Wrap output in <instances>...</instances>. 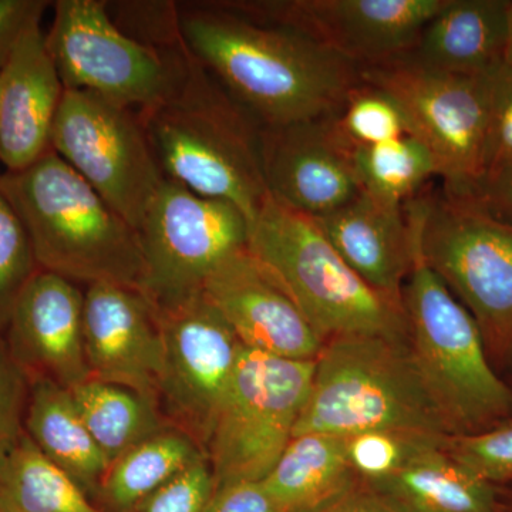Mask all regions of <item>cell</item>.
Masks as SVG:
<instances>
[{
  "label": "cell",
  "mask_w": 512,
  "mask_h": 512,
  "mask_svg": "<svg viewBox=\"0 0 512 512\" xmlns=\"http://www.w3.org/2000/svg\"><path fill=\"white\" fill-rule=\"evenodd\" d=\"M188 50L262 126L338 113L360 69L298 30L256 22L218 2L178 3Z\"/></svg>",
  "instance_id": "cell-1"
},
{
  "label": "cell",
  "mask_w": 512,
  "mask_h": 512,
  "mask_svg": "<svg viewBox=\"0 0 512 512\" xmlns=\"http://www.w3.org/2000/svg\"><path fill=\"white\" fill-rule=\"evenodd\" d=\"M165 178L237 205L249 224L268 200L262 124L185 50L170 92L137 111Z\"/></svg>",
  "instance_id": "cell-2"
},
{
  "label": "cell",
  "mask_w": 512,
  "mask_h": 512,
  "mask_svg": "<svg viewBox=\"0 0 512 512\" xmlns=\"http://www.w3.org/2000/svg\"><path fill=\"white\" fill-rule=\"evenodd\" d=\"M0 190L26 229L39 269L74 284L141 292L144 261L137 229L55 151L25 170L0 173Z\"/></svg>",
  "instance_id": "cell-3"
},
{
  "label": "cell",
  "mask_w": 512,
  "mask_h": 512,
  "mask_svg": "<svg viewBox=\"0 0 512 512\" xmlns=\"http://www.w3.org/2000/svg\"><path fill=\"white\" fill-rule=\"evenodd\" d=\"M379 429L451 437L409 342L376 335L328 340L315 360L311 392L293 437Z\"/></svg>",
  "instance_id": "cell-4"
},
{
  "label": "cell",
  "mask_w": 512,
  "mask_h": 512,
  "mask_svg": "<svg viewBox=\"0 0 512 512\" xmlns=\"http://www.w3.org/2000/svg\"><path fill=\"white\" fill-rule=\"evenodd\" d=\"M407 218L413 262L402 302L410 350L451 437L483 433L512 419V390L491 363L476 320L424 261Z\"/></svg>",
  "instance_id": "cell-5"
},
{
  "label": "cell",
  "mask_w": 512,
  "mask_h": 512,
  "mask_svg": "<svg viewBox=\"0 0 512 512\" xmlns=\"http://www.w3.org/2000/svg\"><path fill=\"white\" fill-rule=\"evenodd\" d=\"M248 251L288 289L326 342L355 335L409 342L403 302L357 276L311 217L269 195L249 224Z\"/></svg>",
  "instance_id": "cell-6"
},
{
  "label": "cell",
  "mask_w": 512,
  "mask_h": 512,
  "mask_svg": "<svg viewBox=\"0 0 512 512\" xmlns=\"http://www.w3.org/2000/svg\"><path fill=\"white\" fill-rule=\"evenodd\" d=\"M404 208L424 261L476 320L501 373L512 350V224L444 188Z\"/></svg>",
  "instance_id": "cell-7"
},
{
  "label": "cell",
  "mask_w": 512,
  "mask_h": 512,
  "mask_svg": "<svg viewBox=\"0 0 512 512\" xmlns=\"http://www.w3.org/2000/svg\"><path fill=\"white\" fill-rule=\"evenodd\" d=\"M313 372L315 362L244 346L207 448L217 490L268 476L293 439Z\"/></svg>",
  "instance_id": "cell-8"
},
{
  "label": "cell",
  "mask_w": 512,
  "mask_h": 512,
  "mask_svg": "<svg viewBox=\"0 0 512 512\" xmlns=\"http://www.w3.org/2000/svg\"><path fill=\"white\" fill-rule=\"evenodd\" d=\"M137 232L141 293L160 311L200 295L225 261L248 248L249 221L237 205L164 178Z\"/></svg>",
  "instance_id": "cell-9"
},
{
  "label": "cell",
  "mask_w": 512,
  "mask_h": 512,
  "mask_svg": "<svg viewBox=\"0 0 512 512\" xmlns=\"http://www.w3.org/2000/svg\"><path fill=\"white\" fill-rule=\"evenodd\" d=\"M46 46L64 89L84 90L140 111L170 92L185 42L171 50L143 45L114 23L109 2L57 0Z\"/></svg>",
  "instance_id": "cell-10"
},
{
  "label": "cell",
  "mask_w": 512,
  "mask_h": 512,
  "mask_svg": "<svg viewBox=\"0 0 512 512\" xmlns=\"http://www.w3.org/2000/svg\"><path fill=\"white\" fill-rule=\"evenodd\" d=\"M488 77L441 72L406 55L360 69L363 82L399 104L410 133L429 147L443 188L451 192L467 190L485 174Z\"/></svg>",
  "instance_id": "cell-11"
},
{
  "label": "cell",
  "mask_w": 512,
  "mask_h": 512,
  "mask_svg": "<svg viewBox=\"0 0 512 512\" xmlns=\"http://www.w3.org/2000/svg\"><path fill=\"white\" fill-rule=\"evenodd\" d=\"M52 150L133 228H140L164 174L137 111L64 89Z\"/></svg>",
  "instance_id": "cell-12"
},
{
  "label": "cell",
  "mask_w": 512,
  "mask_h": 512,
  "mask_svg": "<svg viewBox=\"0 0 512 512\" xmlns=\"http://www.w3.org/2000/svg\"><path fill=\"white\" fill-rule=\"evenodd\" d=\"M157 316L164 346L158 406L168 426L191 437L207 456L244 345L204 293Z\"/></svg>",
  "instance_id": "cell-13"
},
{
  "label": "cell",
  "mask_w": 512,
  "mask_h": 512,
  "mask_svg": "<svg viewBox=\"0 0 512 512\" xmlns=\"http://www.w3.org/2000/svg\"><path fill=\"white\" fill-rule=\"evenodd\" d=\"M256 22L298 30L355 64L406 55L446 0H217Z\"/></svg>",
  "instance_id": "cell-14"
},
{
  "label": "cell",
  "mask_w": 512,
  "mask_h": 512,
  "mask_svg": "<svg viewBox=\"0 0 512 512\" xmlns=\"http://www.w3.org/2000/svg\"><path fill=\"white\" fill-rule=\"evenodd\" d=\"M202 293L245 348L315 362L325 346L326 340L288 289L248 248L225 261Z\"/></svg>",
  "instance_id": "cell-15"
},
{
  "label": "cell",
  "mask_w": 512,
  "mask_h": 512,
  "mask_svg": "<svg viewBox=\"0 0 512 512\" xmlns=\"http://www.w3.org/2000/svg\"><path fill=\"white\" fill-rule=\"evenodd\" d=\"M261 163L269 195L306 217H323L362 194L352 150L330 117L262 126Z\"/></svg>",
  "instance_id": "cell-16"
},
{
  "label": "cell",
  "mask_w": 512,
  "mask_h": 512,
  "mask_svg": "<svg viewBox=\"0 0 512 512\" xmlns=\"http://www.w3.org/2000/svg\"><path fill=\"white\" fill-rule=\"evenodd\" d=\"M89 379L120 384L158 403L163 335L156 308L136 289L93 284L84 291Z\"/></svg>",
  "instance_id": "cell-17"
},
{
  "label": "cell",
  "mask_w": 512,
  "mask_h": 512,
  "mask_svg": "<svg viewBox=\"0 0 512 512\" xmlns=\"http://www.w3.org/2000/svg\"><path fill=\"white\" fill-rule=\"evenodd\" d=\"M83 311L84 292L74 282L42 269L30 278L3 335L29 383L49 380L70 390L89 379Z\"/></svg>",
  "instance_id": "cell-18"
},
{
  "label": "cell",
  "mask_w": 512,
  "mask_h": 512,
  "mask_svg": "<svg viewBox=\"0 0 512 512\" xmlns=\"http://www.w3.org/2000/svg\"><path fill=\"white\" fill-rule=\"evenodd\" d=\"M63 93L42 23H35L0 69V163L5 171L25 170L52 151Z\"/></svg>",
  "instance_id": "cell-19"
},
{
  "label": "cell",
  "mask_w": 512,
  "mask_h": 512,
  "mask_svg": "<svg viewBox=\"0 0 512 512\" xmlns=\"http://www.w3.org/2000/svg\"><path fill=\"white\" fill-rule=\"evenodd\" d=\"M312 220L370 288L402 302L413 262V232L404 207H389L362 192L338 210Z\"/></svg>",
  "instance_id": "cell-20"
},
{
  "label": "cell",
  "mask_w": 512,
  "mask_h": 512,
  "mask_svg": "<svg viewBox=\"0 0 512 512\" xmlns=\"http://www.w3.org/2000/svg\"><path fill=\"white\" fill-rule=\"evenodd\" d=\"M508 0H446L406 56L441 72L487 76L504 63Z\"/></svg>",
  "instance_id": "cell-21"
},
{
  "label": "cell",
  "mask_w": 512,
  "mask_h": 512,
  "mask_svg": "<svg viewBox=\"0 0 512 512\" xmlns=\"http://www.w3.org/2000/svg\"><path fill=\"white\" fill-rule=\"evenodd\" d=\"M25 430L52 463L97 497L110 463L77 410L69 389L49 380L30 383Z\"/></svg>",
  "instance_id": "cell-22"
},
{
  "label": "cell",
  "mask_w": 512,
  "mask_h": 512,
  "mask_svg": "<svg viewBox=\"0 0 512 512\" xmlns=\"http://www.w3.org/2000/svg\"><path fill=\"white\" fill-rule=\"evenodd\" d=\"M444 448L393 476L363 484L400 512H501L497 487Z\"/></svg>",
  "instance_id": "cell-23"
},
{
  "label": "cell",
  "mask_w": 512,
  "mask_h": 512,
  "mask_svg": "<svg viewBox=\"0 0 512 512\" xmlns=\"http://www.w3.org/2000/svg\"><path fill=\"white\" fill-rule=\"evenodd\" d=\"M357 483L340 437L319 433L293 437L262 480L282 512H316Z\"/></svg>",
  "instance_id": "cell-24"
},
{
  "label": "cell",
  "mask_w": 512,
  "mask_h": 512,
  "mask_svg": "<svg viewBox=\"0 0 512 512\" xmlns=\"http://www.w3.org/2000/svg\"><path fill=\"white\" fill-rule=\"evenodd\" d=\"M204 457L191 437L167 427L114 460L97 497L107 511L134 512L158 488Z\"/></svg>",
  "instance_id": "cell-25"
},
{
  "label": "cell",
  "mask_w": 512,
  "mask_h": 512,
  "mask_svg": "<svg viewBox=\"0 0 512 512\" xmlns=\"http://www.w3.org/2000/svg\"><path fill=\"white\" fill-rule=\"evenodd\" d=\"M77 410L109 463L167 429L160 406L120 384L87 379L70 389Z\"/></svg>",
  "instance_id": "cell-26"
},
{
  "label": "cell",
  "mask_w": 512,
  "mask_h": 512,
  "mask_svg": "<svg viewBox=\"0 0 512 512\" xmlns=\"http://www.w3.org/2000/svg\"><path fill=\"white\" fill-rule=\"evenodd\" d=\"M0 512H104L28 433L0 473Z\"/></svg>",
  "instance_id": "cell-27"
},
{
  "label": "cell",
  "mask_w": 512,
  "mask_h": 512,
  "mask_svg": "<svg viewBox=\"0 0 512 512\" xmlns=\"http://www.w3.org/2000/svg\"><path fill=\"white\" fill-rule=\"evenodd\" d=\"M352 161L362 192L389 207H404L427 181L440 177L433 153L412 134L353 148Z\"/></svg>",
  "instance_id": "cell-28"
},
{
  "label": "cell",
  "mask_w": 512,
  "mask_h": 512,
  "mask_svg": "<svg viewBox=\"0 0 512 512\" xmlns=\"http://www.w3.org/2000/svg\"><path fill=\"white\" fill-rule=\"evenodd\" d=\"M448 436L427 431L379 429L340 437L350 470L362 483L382 480L446 447Z\"/></svg>",
  "instance_id": "cell-29"
},
{
  "label": "cell",
  "mask_w": 512,
  "mask_h": 512,
  "mask_svg": "<svg viewBox=\"0 0 512 512\" xmlns=\"http://www.w3.org/2000/svg\"><path fill=\"white\" fill-rule=\"evenodd\" d=\"M330 123L336 136L350 150L412 134L399 104L382 89L362 79L350 90L338 113L330 116Z\"/></svg>",
  "instance_id": "cell-30"
},
{
  "label": "cell",
  "mask_w": 512,
  "mask_h": 512,
  "mask_svg": "<svg viewBox=\"0 0 512 512\" xmlns=\"http://www.w3.org/2000/svg\"><path fill=\"white\" fill-rule=\"evenodd\" d=\"M39 266L15 208L0 190V338L23 288Z\"/></svg>",
  "instance_id": "cell-31"
},
{
  "label": "cell",
  "mask_w": 512,
  "mask_h": 512,
  "mask_svg": "<svg viewBox=\"0 0 512 512\" xmlns=\"http://www.w3.org/2000/svg\"><path fill=\"white\" fill-rule=\"evenodd\" d=\"M444 450L488 483L512 484V419L483 433L448 437Z\"/></svg>",
  "instance_id": "cell-32"
},
{
  "label": "cell",
  "mask_w": 512,
  "mask_h": 512,
  "mask_svg": "<svg viewBox=\"0 0 512 512\" xmlns=\"http://www.w3.org/2000/svg\"><path fill=\"white\" fill-rule=\"evenodd\" d=\"M109 10L114 23L128 36L157 50L175 49L184 42L175 2H119Z\"/></svg>",
  "instance_id": "cell-33"
},
{
  "label": "cell",
  "mask_w": 512,
  "mask_h": 512,
  "mask_svg": "<svg viewBox=\"0 0 512 512\" xmlns=\"http://www.w3.org/2000/svg\"><path fill=\"white\" fill-rule=\"evenodd\" d=\"M30 383L0 338V473L15 453L25 430Z\"/></svg>",
  "instance_id": "cell-34"
},
{
  "label": "cell",
  "mask_w": 512,
  "mask_h": 512,
  "mask_svg": "<svg viewBox=\"0 0 512 512\" xmlns=\"http://www.w3.org/2000/svg\"><path fill=\"white\" fill-rule=\"evenodd\" d=\"M485 174L512 170V67L501 64L490 73Z\"/></svg>",
  "instance_id": "cell-35"
},
{
  "label": "cell",
  "mask_w": 512,
  "mask_h": 512,
  "mask_svg": "<svg viewBox=\"0 0 512 512\" xmlns=\"http://www.w3.org/2000/svg\"><path fill=\"white\" fill-rule=\"evenodd\" d=\"M215 491L210 461L204 457L158 488L134 512H205Z\"/></svg>",
  "instance_id": "cell-36"
},
{
  "label": "cell",
  "mask_w": 512,
  "mask_h": 512,
  "mask_svg": "<svg viewBox=\"0 0 512 512\" xmlns=\"http://www.w3.org/2000/svg\"><path fill=\"white\" fill-rule=\"evenodd\" d=\"M52 2L46 0H0V69L19 37L29 26L42 23Z\"/></svg>",
  "instance_id": "cell-37"
},
{
  "label": "cell",
  "mask_w": 512,
  "mask_h": 512,
  "mask_svg": "<svg viewBox=\"0 0 512 512\" xmlns=\"http://www.w3.org/2000/svg\"><path fill=\"white\" fill-rule=\"evenodd\" d=\"M453 194L474 202L497 220L512 224V170L490 171L467 190Z\"/></svg>",
  "instance_id": "cell-38"
},
{
  "label": "cell",
  "mask_w": 512,
  "mask_h": 512,
  "mask_svg": "<svg viewBox=\"0 0 512 512\" xmlns=\"http://www.w3.org/2000/svg\"><path fill=\"white\" fill-rule=\"evenodd\" d=\"M205 512H282L262 481L218 488Z\"/></svg>",
  "instance_id": "cell-39"
},
{
  "label": "cell",
  "mask_w": 512,
  "mask_h": 512,
  "mask_svg": "<svg viewBox=\"0 0 512 512\" xmlns=\"http://www.w3.org/2000/svg\"><path fill=\"white\" fill-rule=\"evenodd\" d=\"M316 512H400L359 481L350 490Z\"/></svg>",
  "instance_id": "cell-40"
},
{
  "label": "cell",
  "mask_w": 512,
  "mask_h": 512,
  "mask_svg": "<svg viewBox=\"0 0 512 512\" xmlns=\"http://www.w3.org/2000/svg\"><path fill=\"white\" fill-rule=\"evenodd\" d=\"M504 64L512 67V0H508L507 40H505Z\"/></svg>",
  "instance_id": "cell-41"
},
{
  "label": "cell",
  "mask_w": 512,
  "mask_h": 512,
  "mask_svg": "<svg viewBox=\"0 0 512 512\" xmlns=\"http://www.w3.org/2000/svg\"><path fill=\"white\" fill-rule=\"evenodd\" d=\"M495 487H497V485H495ZM497 494L501 512H512V484L497 487Z\"/></svg>",
  "instance_id": "cell-42"
},
{
  "label": "cell",
  "mask_w": 512,
  "mask_h": 512,
  "mask_svg": "<svg viewBox=\"0 0 512 512\" xmlns=\"http://www.w3.org/2000/svg\"><path fill=\"white\" fill-rule=\"evenodd\" d=\"M500 375L512 390V350L510 355H508L507 360H505L504 367L503 370H501Z\"/></svg>",
  "instance_id": "cell-43"
}]
</instances>
